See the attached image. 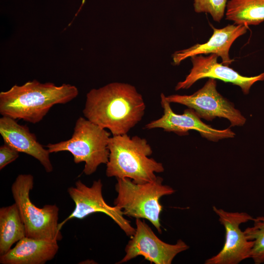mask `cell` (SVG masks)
<instances>
[{
  "instance_id": "6da1fadb",
  "label": "cell",
  "mask_w": 264,
  "mask_h": 264,
  "mask_svg": "<svg viewBox=\"0 0 264 264\" xmlns=\"http://www.w3.org/2000/svg\"><path fill=\"white\" fill-rule=\"evenodd\" d=\"M145 104L133 86L113 82L87 93L83 113L112 136L127 134L143 118Z\"/></svg>"
},
{
  "instance_id": "7a4b0ae2",
  "label": "cell",
  "mask_w": 264,
  "mask_h": 264,
  "mask_svg": "<svg viewBox=\"0 0 264 264\" xmlns=\"http://www.w3.org/2000/svg\"><path fill=\"white\" fill-rule=\"evenodd\" d=\"M78 93V88L70 84L57 86L49 82L41 83L36 80L29 81L0 92V114L36 124L53 106L70 102Z\"/></svg>"
},
{
  "instance_id": "3957f363",
  "label": "cell",
  "mask_w": 264,
  "mask_h": 264,
  "mask_svg": "<svg viewBox=\"0 0 264 264\" xmlns=\"http://www.w3.org/2000/svg\"><path fill=\"white\" fill-rule=\"evenodd\" d=\"M110 152L106 171L108 177L129 178L137 184L154 180L155 173L163 172L161 163L150 158L153 153L145 138L127 134L112 136L108 144Z\"/></svg>"
},
{
  "instance_id": "277c9868",
  "label": "cell",
  "mask_w": 264,
  "mask_h": 264,
  "mask_svg": "<svg viewBox=\"0 0 264 264\" xmlns=\"http://www.w3.org/2000/svg\"><path fill=\"white\" fill-rule=\"evenodd\" d=\"M110 134L85 117H80L76 121L70 138L49 143L45 147L50 153L70 152L75 163L85 162L83 173L88 176L93 174L100 165L108 162Z\"/></svg>"
},
{
  "instance_id": "5b68a950",
  "label": "cell",
  "mask_w": 264,
  "mask_h": 264,
  "mask_svg": "<svg viewBox=\"0 0 264 264\" xmlns=\"http://www.w3.org/2000/svg\"><path fill=\"white\" fill-rule=\"evenodd\" d=\"M116 179L115 188L117 196L114 200V206L120 208L124 215L148 220L161 233L160 215L162 206L160 198L173 194L175 191L163 185V179L160 176L143 184L135 183L129 178Z\"/></svg>"
},
{
  "instance_id": "8992f818",
  "label": "cell",
  "mask_w": 264,
  "mask_h": 264,
  "mask_svg": "<svg viewBox=\"0 0 264 264\" xmlns=\"http://www.w3.org/2000/svg\"><path fill=\"white\" fill-rule=\"evenodd\" d=\"M34 186L31 174L18 175L11 187L15 203L24 225L26 237L35 239L61 241L63 236L59 227V208L56 204L36 206L30 198Z\"/></svg>"
},
{
  "instance_id": "52a82bcc",
  "label": "cell",
  "mask_w": 264,
  "mask_h": 264,
  "mask_svg": "<svg viewBox=\"0 0 264 264\" xmlns=\"http://www.w3.org/2000/svg\"><path fill=\"white\" fill-rule=\"evenodd\" d=\"M166 99L170 103L180 104L194 110L200 118L207 121L224 118L231 126H242L246 121L234 104L217 91V81L214 78H209L203 87L191 95L173 94L166 96Z\"/></svg>"
},
{
  "instance_id": "ba28073f",
  "label": "cell",
  "mask_w": 264,
  "mask_h": 264,
  "mask_svg": "<svg viewBox=\"0 0 264 264\" xmlns=\"http://www.w3.org/2000/svg\"><path fill=\"white\" fill-rule=\"evenodd\" d=\"M102 187L100 179L94 181L90 187L78 180L74 186L69 187L67 192L75 203V208L67 218L59 224V228L61 229L63 225L71 219L82 220L91 214L100 212L109 216L126 235L132 237L135 233V228L124 217L120 208L111 206L105 202L102 195Z\"/></svg>"
},
{
  "instance_id": "9c48e42d",
  "label": "cell",
  "mask_w": 264,
  "mask_h": 264,
  "mask_svg": "<svg viewBox=\"0 0 264 264\" xmlns=\"http://www.w3.org/2000/svg\"><path fill=\"white\" fill-rule=\"evenodd\" d=\"M213 210L225 229V242L222 248L216 255L207 259L205 264H238L250 258L253 241L248 240L240 227L242 223L253 218L246 212H228L215 206Z\"/></svg>"
},
{
  "instance_id": "30bf717a",
  "label": "cell",
  "mask_w": 264,
  "mask_h": 264,
  "mask_svg": "<svg viewBox=\"0 0 264 264\" xmlns=\"http://www.w3.org/2000/svg\"><path fill=\"white\" fill-rule=\"evenodd\" d=\"M135 224V233L125 249L126 255L116 264L126 263L142 256L151 263L171 264L178 254L189 248V246L180 239L175 244L163 242L141 219H136Z\"/></svg>"
},
{
  "instance_id": "8fae6325",
  "label": "cell",
  "mask_w": 264,
  "mask_h": 264,
  "mask_svg": "<svg viewBox=\"0 0 264 264\" xmlns=\"http://www.w3.org/2000/svg\"><path fill=\"white\" fill-rule=\"evenodd\" d=\"M160 98L163 114L159 119L147 124L146 129L161 128L179 135H187L189 130H194L199 132L202 137L212 141L235 137V133L230 128L218 130L203 123L192 109L185 110L182 114L175 113L164 93L161 94Z\"/></svg>"
},
{
  "instance_id": "7c38bea8",
  "label": "cell",
  "mask_w": 264,
  "mask_h": 264,
  "mask_svg": "<svg viewBox=\"0 0 264 264\" xmlns=\"http://www.w3.org/2000/svg\"><path fill=\"white\" fill-rule=\"evenodd\" d=\"M218 57L216 54L206 56L200 54L190 57L192 68L185 79L176 84L175 90L188 89L197 81L210 78L238 86L244 94H247L255 83L264 81V72L255 76H244L229 66L218 63Z\"/></svg>"
},
{
  "instance_id": "4fadbf2b",
  "label": "cell",
  "mask_w": 264,
  "mask_h": 264,
  "mask_svg": "<svg viewBox=\"0 0 264 264\" xmlns=\"http://www.w3.org/2000/svg\"><path fill=\"white\" fill-rule=\"evenodd\" d=\"M248 29L245 24H228L222 28L213 27V33L204 44H197L190 47L175 52L172 55L173 63L179 65L187 58L200 54H216L222 60V64L229 66L234 61L229 52L234 41L244 34Z\"/></svg>"
},
{
  "instance_id": "5bb4252c",
  "label": "cell",
  "mask_w": 264,
  "mask_h": 264,
  "mask_svg": "<svg viewBox=\"0 0 264 264\" xmlns=\"http://www.w3.org/2000/svg\"><path fill=\"white\" fill-rule=\"evenodd\" d=\"M0 133L5 143L19 153H23L38 160L47 173L52 172L50 153L38 141L35 134L26 125H21L10 117L2 116L0 118Z\"/></svg>"
},
{
  "instance_id": "9a60e30c",
  "label": "cell",
  "mask_w": 264,
  "mask_h": 264,
  "mask_svg": "<svg viewBox=\"0 0 264 264\" xmlns=\"http://www.w3.org/2000/svg\"><path fill=\"white\" fill-rule=\"evenodd\" d=\"M57 240L35 239L25 237L5 254L0 255L1 264H44L57 254Z\"/></svg>"
},
{
  "instance_id": "2e32d148",
  "label": "cell",
  "mask_w": 264,
  "mask_h": 264,
  "mask_svg": "<svg viewBox=\"0 0 264 264\" xmlns=\"http://www.w3.org/2000/svg\"><path fill=\"white\" fill-rule=\"evenodd\" d=\"M26 237L24 223L14 203L0 208V255L7 253L13 244Z\"/></svg>"
},
{
  "instance_id": "e0dca14e",
  "label": "cell",
  "mask_w": 264,
  "mask_h": 264,
  "mask_svg": "<svg viewBox=\"0 0 264 264\" xmlns=\"http://www.w3.org/2000/svg\"><path fill=\"white\" fill-rule=\"evenodd\" d=\"M225 16L236 24L258 25L264 21V0H228Z\"/></svg>"
},
{
  "instance_id": "ac0fdd59",
  "label": "cell",
  "mask_w": 264,
  "mask_h": 264,
  "mask_svg": "<svg viewBox=\"0 0 264 264\" xmlns=\"http://www.w3.org/2000/svg\"><path fill=\"white\" fill-rule=\"evenodd\" d=\"M253 225L244 232L249 240L253 241L250 258L255 264L264 263V216L253 218Z\"/></svg>"
},
{
  "instance_id": "d6986e66",
  "label": "cell",
  "mask_w": 264,
  "mask_h": 264,
  "mask_svg": "<svg viewBox=\"0 0 264 264\" xmlns=\"http://www.w3.org/2000/svg\"><path fill=\"white\" fill-rule=\"evenodd\" d=\"M228 0H194V11L198 13H209L213 19L220 22L225 13Z\"/></svg>"
},
{
  "instance_id": "ffe728a7",
  "label": "cell",
  "mask_w": 264,
  "mask_h": 264,
  "mask_svg": "<svg viewBox=\"0 0 264 264\" xmlns=\"http://www.w3.org/2000/svg\"><path fill=\"white\" fill-rule=\"evenodd\" d=\"M19 156L18 151L4 143L0 147V170L16 160Z\"/></svg>"
}]
</instances>
